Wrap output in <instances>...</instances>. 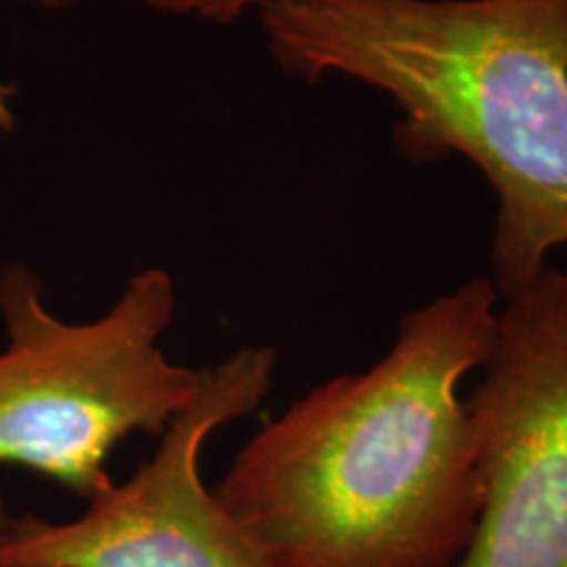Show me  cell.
Instances as JSON below:
<instances>
[{
    "label": "cell",
    "instance_id": "5b68a950",
    "mask_svg": "<svg viewBox=\"0 0 567 567\" xmlns=\"http://www.w3.org/2000/svg\"><path fill=\"white\" fill-rule=\"evenodd\" d=\"M467 410L481 515L460 567H567V264L499 308Z\"/></svg>",
    "mask_w": 567,
    "mask_h": 567
},
{
    "label": "cell",
    "instance_id": "277c9868",
    "mask_svg": "<svg viewBox=\"0 0 567 567\" xmlns=\"http://www.w3.org/2000/svg\"><path fill=\"white\" fill-rule=\"evenodd\" d=\"M274 347H245L203 381L163 431L158 450L124 484L87 502L84 515L0 520V567H271L200 473L218 429L252 415L274 386Z\"/></svg>",
    "mask_w": 567,
    "mask_h": 567
},
{
    "label": "cell",
    "instance_id": "52a82bcc",
    "mask_svg": "<svg viewBox=\"0 0 567 567\" xmlns=\"http://www.w3.org/2000/svg\"><path fill=\"white\" fill-rule=\"evenodd\" d=\"M32 3H40V6H59L66 3V0H32ZM17 97V87H11V84L0 82V134L11 132L13 130V122H17V113L11 109V101Z\"/></svg>",
    "mask_w": 567,
    "mask_h": 567
},
{
    "label": "cell",
    "instance_id": "7a4b0ae2",
    "mask_svg": "<svg viewBox=\"0 0 567 567\" xmlns=\"http://www.w3.org/2000/svg\"><path fill=\"white\" fill-rule=\"evenodd\" d=\"M258 13L289 76L384 92L408 161L463 155L484 174L505 300L567 247V0H266Z\"/></svg>",
    "mask_w": 567,
    "mask_h": 567
},
{
    "label": "cell",
    "instance_id": "ba28073f",
    "mask_svg": "<svg viewBox=\"0 0 567 567\" xmlns=\"http://www.w3.org/2000/svg\"><path fill=\"white\" fill-rule=\"evenodd\" d=\"M9 515V509H6V505H3V499H0V520H3V517Z\"/></svg>",
    "mask_w": 567,
    "mask_h": 567
},
{
    "label": "cell",
    "instance_id": "6da1fadb",
    "mask_svg": "<svg viewBox=\"0 0 567 567\" xmlns=\"http://www.w3.org/2000/svg\"><path fill=\"white\" fill-rule=\"evenodd\" d=\"M494 281L402 316L379 363L310 389L213 488L271 567H460L481 515L460 384L486 360Z\"/></svg>",
    "mask_w": 567,
    "mask_h": 567
},
{
    "label": "cell",
    "instance_id": "8992f818",
    "mask_svg": "<svg viewBox=\"0 0 567 567\" xmlns=\"http://www.w3.org/2000/svg\"><path fill=\"white\" fill-rule=\"evenodd\" d=\"M147 9L168 13V17H197L216 24H229L245 17L247 11H258L266 0H137Z\"/></svg>",
    "mask_w": 567,
    "mask_h": 567
},
{
    "label": "cell",
    "instance_id": "3957f363",
    "mask_svg": "<svg viewBox=\"0 0 567 567\" xmlns=\"http://www.w3.org/2000/svg\"><path fill=\"white\" fill-rule=\"evenodd\" d=\"M174 310L172 276L145 268L103 318L66 323L45 308L30 268L6 266L0 463L40 473L84 502L105 492L111 452L132 434L161 439L200 389L203 371L161 350Z\"/></svg>",
    "mask_w": 567,
    "mask_h": 567
}]
</instances>
